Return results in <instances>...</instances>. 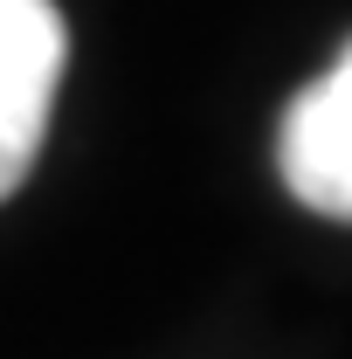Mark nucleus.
Segmentation results:
<instances>
[{"mask_svg":"<svg viewBox=\"0 0 352 359\" xmlns=\"http://www.w3.org/2000/svg\"><path fill=\"white\" fill-rule=\"evenodd\" d=\"M62 55H69V28L55 0H0V201L28 180L42 152Z\"/></svg>","mask_w":352,"mask_h":359,"instance_id":"1","label":"nucleus"},{"mask_svg":"<svg viewBox=\"0 0 352 359\" xmlns=\"http://www.w3.org/2000/svg\"><path fill=\"white\" fill-rule=\"evenodd\" d=\"M276 166H283V187L304 208L346 222V208H352V55H339L318 83L297 90V104L283 111Z\"/></svg>","mask_w":352,"mask_h":359,"instance_id":"2","label":"nucleus"}]
</instances>
